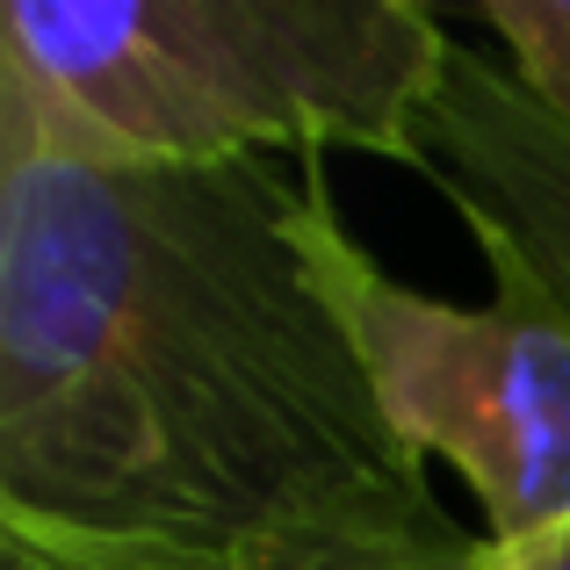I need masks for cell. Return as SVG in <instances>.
Listing matches in <instances>:
<instances>
[{"label": "cell", "instance_id": "obj_1", "mask_svg": "<svg viewBox=\"0 0 570 570\" xmlns=\"http://www.w3.org/2000/svg\"><path fill=\"white\" fill-rule=\"evenodd\" d=\"M311 167L0 138V505L246 557L433 505L304 246Z\"/></svg>", "mask_w": 570, "mask_h": 570}, {"label": "cell", "instance_id": "obj_2", "mask_svg": "<svg viewBox=\"0 0 570 570\" xmlns=\"http://www.w3.org/2000/svg\"><path fill=\"white\" fill-rule=\"evenodd\" d=\"M448 51L455 29L419 0H14L0 138L159 167L282 145L419 167Z\"/></svg>", "mask_w": 570, "mask_h": 570}, {"label": "cell", "instance_id": "obj_3", "mask_svg": "<svg viewBox=\"0 0 570 570\" xmlns=\"http://www.w3.org/2000/svg\"><path fill=\"white\" fill-rule=\"evenodd\" d=\"M304 246L397 441L462 470L491 534L570 513V311L557 296L513 253H484L491 304L412 289L347 232L325 174H311Z\"/></svg>", "mask_w": 570, "mask_h": 570}, {"label": "cell", "instance_id": "obj_4", "mask_svg": "<svg viewBox=\"0 0 570 570\" xmlns=\"http://www.w3.org/2000/svg\"><path fill=\"white\" fill-rule=\"evenodd\" d=\"M419 174L448 195L476 253H513L570 311V124L513 80L505 58L455 37L419 138Z\"/></svg>", "mask_w": 570, "mask_h": 570}, {"label": "cell", "instance_id": "obj_5", "mask_svg": "<svg viewBox=\"0 0 570 570\" xmlns=\"http://www.w3.org/2000/svg\"><path fill=\"white\" fill-rule=\"evenodd\" d=\"M238 570H476V542L433 505L376 520H325L275 542H253Z\"/></svg>", "mask_w": 570, "mask_h": 570}, {"label": "cell", "instance_id": "obj_6", "mask_svg": "<svg viewBox=\"0 0 570 570\" xmlns=\"http://www.w3.org/2000/svg\"><path fill=\"white\" fill-rule=\"evenodd\" d=\"M0 570H238V557L145 542V534H95V528H66V520L0 505Z\"/></svg>", "mask_w": 570, "mask_h": 570}, {"label": "cell", "instance_id": "obj_7", "mask_svg": "<svg viewBox=\"0 0 570 570\" xmlns=\"http://www.w3.org/2000/svg\"><path fill=\"white\" fill-rule=\"evenodd\" d=\"M484 29L505 43L513 80L570 124V0H484Z\"/></svg>", "mask_w": 570, "mask_h": 570}, {"label": "cell", "instance_id": "obj_8", "mask_svg": "<svg viewBox=\"0 0 570 570\" xmlns=\"http://www.w3.org/2000/svg\"><path fill=\"white\" fill-rule=\"evenodd\" d=\"M476 570H570V513L534 520L520 534H484L476 542Z\"/></svg>", "mask_w": 570, "mask_h": 570}]
</instances>
